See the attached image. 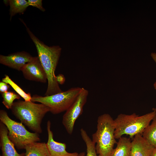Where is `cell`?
<instances>
[{"label":"cell","mask_w":156,"mask_h":156,"mask_svg":"<svg viewBox=\"0 0 156 156\" xmlns=\"http://www.w3.org/2000/svg\"><path fill=\"white\" fill-rule=\"evenodd\" d=\"M33 57L23 51L11 54L8 55H0V63L10 68L21 71L24 66L31 61Z\"/></svg>","instance_id":"9c48e42d"},{"label":"cell","mask_w":156,"mask_h":156,"mask_svg":"<svg viewBox=\"0 0 156 156\" xmlns=\"http://www.w3.org/2000/svg\"><path fill=\"white\" fill-rule=\"evenodd\" d=\"M85 153L84 152H82L79 153L77 156H85Z\"/></svg>","instance_id":"d4e9b609"},{"label":"cell","mask_w":156,"mask_h":156,"mask_svg":"<svg viewBox=\"0 0 156 156\" xmlns=\"http://www.w3.org/2000/svg\"><path fill=\"white\" fill-rule=\"evenodd\" d=\"M88 94V91L82 88L76 99L63 116L62 124L69 134L72 133L76 120L83 113Z\"/></svg>","instance_id":"52a82bcc"},{"label":"cell","mask_w":156,"mask_h":156,"mask_svg":"<svg viewBox=\"0 0 156 156\" xmlns=\"http://www.w3.org/2000/svg\"><path fill=\"white\" fill-rule=\"evenodd\" d=\"M1 94L3 98L2 103L8 109H11L15 99H19L20 96L13 91H8Z\"/></svg>","instance_id":"d6986e66"},{"label":"cell","mask_w":156,"mask_h":156,"mask_svg":"<svg viewBox=\"0 0 156 156\" xmlns=\"http://www.w3.org/2000/svg\"><path fill=\"white\" fill-rule=\"evenodd\" d=\"M80 131L82 139L86 146L87 154L85 156H101L97 154L95 148V144L92 141L86 131L82 128Z\"/></svg>","instance_id":"e0dca14e"},{"label":"cell","mask_w":156,"mask_h":156,"mask_svg":"<svg viewBox=\"0 0 156 156\" xmlns=\"http://www.w3.org/2000/svg\"><path fill=\"white\" fill-rule=\"evenodd\" d=\"M82 88H72L68 90L53 95L44 96L35 95L31 101L38 102L48 107L49 112L54 114L66 111L75 102Z\"/></svg>","instance_id":"8992f818"},{"label":"cell","mask_w":156,"mask_h":156,"mask_svg":"<svg viewBox=\"0 0 156 156\" xmlns=\"http://www.w3.org/2000/svg\"><path fill=\"white\" fill-rule=\"evenodd\" d=\"M151 123L145 129L142 135L151 145L156 146V114Z\"/></svg>","instance_id":"2e32d148"},{"label":"cell","mask_w":156,"mask_h":156,"mask_svg":"<svg viewBox=\"0 0 156 156\" xmlns=\"http://www.w3.org/2000/svg\"><path fill=\"white\" fill-rule=\"evenodd\" d=\"M114 120L108 114L98 118L97 129L92 135V141L95 144L96 153L101 156H111L117 142L114 136Z\"/></svg>","instance_id":"3957f363"},{"label":"cell","mask_w":156,"mask_h":156,"mask_svg":"<svg viewBox=\"0 0 156 156\" xmlns=\"http://www.w3.org/2000/svg\"><path fill=\"white\" fill-rule=\"evenodd\" d=\"M21 71L25 78L29 80L42 83L47 81V75L38 56L34 57L25 64Z\"/></svg>","instance_id":"ba28073f"},{"label":"cell","mask_w":156,"mask_h":156,"mask_svg":"<svg viewBox=\"0 0 156 156\" xmlns=\"http://www.w3.org/2000/svg\"><path fill=\"white\" fill-rule=\"evenodd\" d=\"M8 1L10 7V20L17 14H23L29 6L27 1L25 0H9Z\"/></svg>","instance_id":"9a60e30c"},{"label":"cell","mask_w":156,"mask_h":156,"mask_svg":"<svg viewBox=\"0 0 156 156\" xmlns=\"http://www.w3.org/2000/svg\"><path fill=\"white\" fill-rule=\"evenodd\" d=\"M0 156H1V155H0Z\"/></svg>","instance_id":"4316f807"},{"label":"cell","mask_w":156,"mask_h":156,"mask_svg":"<svg viewBox=\"0 0 156 156\" xmlns=\"http://www.w3.org/2000/svg\"><path fill=\"white\" fill-rule=\"evenodd\" d=\"M8 131L6 126L0 122V145L2 152L1 156H25V153L19 154L13 143L9 139Z\"/></svg>","instance_id":"8fae6325"},{"label":"cell","mask_w":156,"mask_h":156,"mask_svg":"<svg viewBox=\"0 0 156 156\" xmlns=\"http://www.w3.org/2000/svg\"><path fill=\"white\" fill-rule=\"evenodd\" d=\"M150 156H156V146H154Z\"/></svg>","instance_id":"603a6c76"},{"label":"cell","mask_w":156,"mask_h":156,"mask_svg":"<svg viewBox=\"0 0 156 156\" xmlns=\"http://www.w3.org/2000/svg\"><path fill=\"white\" fill-rule=\"evenodd\" d=\"M153 86L154 88L156 90V81L154 83ZM154 109L156 110V108H154Z\"/></svg>","instance_id":"484cf974"},{"label":"cell","mask_w":156,"mask_h":156,"mask_svg":"<svg viewBox=\"0 0 156 156\" xmlns=\"http://www.w3.org/2000/svg\"><path fill=\"white\" fill-rule=\"evenodd\" d=\"M64 77L63 75H60L57 76V79L59 84H62L63 83Z\"/></svg>","instance_id":"7402d4cb"},{"label":"cell","mask_w":156,"mask_h":156,"mask_svg":"<svg viewBox=\"0 0 156 156\" xmlns=\"http://www.w3.org/2000/svg\"><path fill=\"white\" fill-rule=\"evenodd\" d=\"M27 1L29 6L36 7L43 12L45 11V10L42 6V0H28Z\"/></svg>","instance_id":"ffe728a7"},{"label":"cell","mask_w":156,"mask_h":156,"mask_svg":"<svg viewBox=\"0 0 156 156\" xmlns=\"http://www.w3.org/2000/svg\"><path fill=\"white\" fill-rule=\"evenodd\" d=\"M2 81L10 86L16 93L24 99L25 101H31L32 96L29 93H26L18 85L14 82L8 75H5V77L2 79Z\"/></svg>","instance_id":"ac0fdd59"},{"label":"cell","mask_w":156,"mask_h":156,"mask_svg":"<svg viewBox=\"0 0 156 156\" xmlns=\"http://www.w3.org/2000/svg\"><path fill=\"white\" fill-rule=\"evenodd\" d=\"M25 156H50L46 143L36 142L27 145Z\"/></svg>","instance_id":"5bb4252c"},{"label":"cell","mask_w":156,"mask_h":156,"mask_svg":"<svg viewBox=\"0 0 156 156\" xmlns=\"http://www.w3.org/2000/svg\"><path fill=\"white\" fill-rule=\"evenodd\" d=\"M151 56L156 64V53H152L151 54Z\"/></svg>","instance_id":"cb8c5ba5"},{"label":"cell","mask_w":156,"mask_h":156,"mask_svg":"<svg viewBox=\"0 0 156 156\" xmlns=\"http://www.w3.org/2000/svg\"><path fill=\"white\" fill-rule=\"evenodd\" d=\"M0 120L8 129L9 139L18 149H25L27 145L40 141L39 134L29 132L22 123L11 119L4 110H0Z\"/></svg>","instance_id":"5b68a950"},{"label":"cell","mask_w":156,"mask_h":156,"mask_svg":"<svg viewBox=\"0 0 156 156\" xmlns=\"http://www.w3.org/2000/svg\"><path fill=\"white\" fill-rule=\"evenodd\" d=\"M156 114V110L140 116L135 113L130 114H120L114 120V136L118 139L124 135L132 139L138 134L142 135L146 128L150 124Z\"/></svg>","instance_id":"277c9868"},{"label":"cell","mask_w":156,"mask_h":156,"mask_svg":"<svg viewBox=\"0 0 156 156\" xmlns=\"http://www.w3.org/2000/svg\"><path fill=\"white\" fill-rule=\"evenodd\" d=\"M11 109L16 118L30 130L38 134L42 133L41 124L46 114L49 112L48 107L31 101L18 100L14 102Z\"/></svg>","instance_id":"7a4b0ae2"},{"label":"cell","mask_w":156,"mask_h":156,"mask_svg":"<svg viewBox=\"0 0 156 156\" xmlns=\"http://www.w3.org/2000/svg\"><path fill=\"white\" fill-rule=\"evenodd\" d=\"M51 127V122L48 120L47 123L48 138L46 145L50 156H77L79 153L77 152L69 153L66 151L65 144L54 140Z\"/></svg>","instance_id":"30bf717a"},{"label":"cell","mask_w":156,"mask_h":156,"mask_svg":"<svg viewBox=\"0 0 156 156\" xmlns=\"http://www.w3.org/2000/svg\"><path fill=\"white\" fill-rule=\"evenodd\" d=\"M153 147L142 135H137L132 139L130 156H150Z\"/></svg>","instance_id":"7c38bea8"},{"label":"cell","mask_w":156,"mask_h":156,"mask_svg":"<svg viewBox=\"0 0 156 156\" xmlns=\"http://www.w3.org/2000/svg\"><path fill=\"white\" fill-rule=\"evenodd\" d=\"M8 84L2 81L0 82V92L2 94L8 91L10 86Z\"/></svg>","instance_id":"44dd1931"},{"label":"cell","mask_w":156,"mask_h":156,"mask_svg":"<svg viewBox=\"0 0 156 156\" xmlns=\"http://www.w3.org/2000/svg\"><path fill=\"white\" fill-rule=\"evenodd\" d=\"M116 143L111 156H130L131 149V138L122 136Z\"/></svg>","instance_id":"4fadbf2b"},{"label":"cell","mask_w":156,"mask_h":156,"mask_svg":"<svg viewBox=\"0 0 156 156\" xmlns=\"http://www.w3.org/2000/svg\"><path fill=\"white\" fill-rule=\"evenodd\" d=\"M26 29L35 44L38 56L47 75L48 85L45 96H50L62 92L55 74L61 48L59 46L49 47L47 45L36 36L28 27H27Z\"/></svg>","instance_id":"6da1fadb"}]
</instances>
